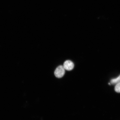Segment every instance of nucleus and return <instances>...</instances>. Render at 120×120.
I'll return each instance as SVG.
<instances>
[{
	"label": "nucleus",
	"mask_w": 120,
	"mask_h": 120,
	"mask_svg": "<svg viewBox=\"0 0 120 120\" xmlns=\"http://www.w3.org/2000/svg\"><path fill=\"white\" fill-rule=\"evenodd\" d=\"M65 69L63 66L60 65L57 68L54 72L55 76L58 78H62L65 74Z\"/></svg>",
	"instance_id": "nucleus-1"
},
{
	"label": "nucleus",
	"mask_w": 120,
	"mask_h": 120,
	"mask_svg": "<svg viewBox=\"0 0 120 120\" xmlns=\"http://www.w3.org/2000/svg\"><path fill=\"white\" fill-rule=\"evenodd\" d=\"M63 67L65 70L67 71H71L74 68V64L71 61L67 60L64 63Z\"/></svg>",
	"instance_id": "nucleus-2"
},
{
	"label": "nucleus",
	"mask_w": 120,
	"mask_h": 120,
	"mask_svg": "<svg viewBox=\"0 0 120 120\" xmlns=\"http://www.w3.org/2000/svg\"><path fill=\"white\" fill-rule=\"evenodd\" d=\"M120 82V75L116 78L112 79L111 80L110 83L111 84L116 85Z\"/></svg>",
	"instance_id": "nucleus-3"
},
{
	"label": "nucleus",
	"mask_w": 120,
	"mask_h": 120,
	"mask_svg": "<svg viewBox=\"0 0 120 120\" xmlns=\"http://www.w3.org/2000/svg\"><path fill=\"white\" fill-rule=\"evenodd\" d=\"M115 90L116 92L120 93V82L115 85Z\"/></svg>",
	"instance_id": "nucleus-4"
}]
</instances>
